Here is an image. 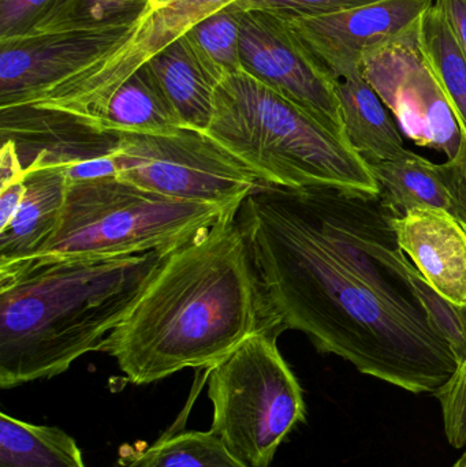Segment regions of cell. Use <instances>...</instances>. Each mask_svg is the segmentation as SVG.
Here are the masks:
<instances>
[{
    "instance_id": "9",
    "label": "cell",
    "mask_w": 466,
    "mask_h": 467,
    "mask_svg": "<svg viewBox=\"0 0 466 467\" xmlns=\"http://www.w3.org/2000/svg\"><path fill=\"white\" fill-rule=\"evenodd\" d=\"M418 24L405 35L364 54L360 70L396 122L416 145L451 159L462 133L456 115L423 57Z\"/></svg>"
},
{
    "instance_id": "16",
    "label": "cell",
    "mask_w": 466,
    "mask_h": 467,
    "mask_svg": "<svg viewBox=\"0 0 466 467\" xmlns=\"http://www.w3.org/2000/svg\"><path fill=\"white\" fill-rule=\"evenodd\" d=\"M337 89L345 134L368 164L391 161L407 153L399 123L361 70L339 78Z\"/></svg>"
},
{
    "instance_id": "4",
    "label": "cell",
    "mask_w": 466,
    "mask_h": 467,
    "mask_svg": "<svg viewBox=\"0 0 466 467\" xmlns=\"http://www.w3.org/2000/svg\"><path fill=\"white\" fill-rule=\"evenodd\" d=\"M207 134L267 185L379 194L368 161L344 131L246 71L216 88Z\"/></svg>"
},
{
    "instance_id": "18",
    "label": "cell",
    "mask_w": 466,
    "mask_h": 467,
    "mask_svg": "<svg viewBox=\"0 0 466 467\" xmlns=\"http://www.w3.org/2000/svg\"><path fill=\"white\" fill-rule=\"evenodd\" d=\"M383 202L399 216L416 208H437L456 216L453 199L443 182L440 164L407 150L391 161L369 164Z\"/></svg>"
},
{
    "instance_id": "24",
    "label": "cell",
    "mask_w": 466,
    "mask_h": 467,
    "mask_svg": "<svg viewBox=\"0 0 466 467\" xmlns=\"http://www.w3.org/2000/svg\"><path fill=\"white\" fill-rule=\"evenodd\" d=\"M415 285L434 328L448 340L459 364L466 358V307L457 306L438 294L420 272L415 274Z\"/></svg>"
},
{
    "instance_id": "13",
    "label": "cell",
    "mask_w": 466,
    "mask_h": 467,
    "mask_svg": "<svg viewBox=\"0 0 466 467\" xmlns=\"http://www.w3.org/2000/svg\"><path fill=\"white\" fill-rule=\"evenodd\" d=\"M399 246L443 298L466 307V229L448 211L416 208L394 219Z\"/></svg>"
},
{
    "instance_id": "10",
    "label": "cell",
    "mask_w": 466,
    "mask_h": 467,
    "mask_svg": "<svg viewBox=\"0 0 466 467\" xmlns=\"http://www.w3.org/2000/svg\"><path fill=\"white\" fill-rule=\"evenodd\" d=\"M241 63L243 71L345 133L338 79L281 16L243 13Z\"/></svg>"
},
{
    "instance_id": "12",
    "label": "cell",
    "mask_w": 466,
    "mask_h": 467,
    "mask_svg": "<svg viewBox=\"0 0 466 467\" xmlns=\"http://www.w3.org/2000/svg\"><path fill=\"white\" fill-rule=\"evenodd\" d=\"M434 0H378L325 16H281L337 79L360 70L364 54L405 35Z\"/></svg>"
},
{
    "instance_id": "6",
    "label": "cell",
    "mask_w": 466,
    "mask_h": 467,
    "mask_svg": "<svg viewBox=\"0 0 466 467\" xmlns=\"http://www.w3.org/2000/svg\"><path fill=\"white\" fill-rule=\"evenodd\" d=\"M275 332H259L208 370L211 432L249 467H268L305 421L303 389L279 351Z\"/></svg>"
},
{
    "instance_id": "20",
    "label": "cell",
    "mask_w": 466,
    "mask_h": 467,
    "mask_svg": "<svg viewBox=\"0 0 466 467\" xmlns=\"http://www.w3.org/2000/svg\"><path fill=\"white\" fill-rule=\"evenodd\" d=\"M419 47L466 137V57L435 3L416 27Z\"/></svg>"
},
{
    "instance_id": "30",
    "label": "cell",
    "mask_w": 466,
    "mask_h": 467,
    "mask_svg": "<svg viewBox=\"0 0 466 467\" xmlns=\"http://www.w3.org/2000/svg\"><path fill=\"white\" fill-rule=\"evenodd\" d=\"M453 387L457 394L466 400V358L465 361L460 365L459 372L454 376Z\"/></svg>"
},
{
    "instance_id": "29",
    "label": "cell",
    "mask_w": 466,
    "mask_h": 467,
    "mask_svg": "<svg viewBox=\"0 0 466 467\" xmlns=\"http://www.w3.org/2000/svg\"><path fill=\"white\" fill-rule=\"evenodd\" d=\"M25 177V175H24ZM25 193L24 178L0 186V230L13 221Z\"/></svg>"
},
{
    "instance_id": "14",
    "label": "cell",
    "mask_w": 466,
    "mask_h": 467,
    "mask_svg": "<svg viewBox=\"0 0 466 467\" xmlns=\"http://www.w3.org/2000/svg\"><path fill=\"white\" fill-rule=\"evenodd\" d=\"M24 183L25 193L16 216L0 230V269L36 257L62 221L70 183L65 166L33 159L25 167Z\"/></svg>"
},
{
    "instance_id": "11",
    "label": "cell",
    "mask_w": 466,
    "mask_h": 467,
    "mask_svg": "<svg viewBox=\"0 0 466 467\" xmlns=\"http://www.w3.org/2000/svg\"><path fill=\"white\" fill-rule=\"evenodd\" d=\"M134 24L0 38V109L27 106L43 98L122 46Z\"/></svg>"
},
{
    "instance_id": "26",
    "label": "cell",
    "mask_w": 466,
    "mask_h": 467,
    "mask_svg": "<svg viewBox=\"0 0 466 467\" xmlns=\"http://www.w3.org/2000/svg\"><path fill=\"white\" fill-rule=\"evenodd\" d=\"M443 182L456 207V218L466 229V137L462 136L459 152L443 164H440Z\"/></svg>"
},
{
    "instance_id": "28",
    "label": "cell",
    "mask_w": 466,
    "mask_h": 467,
    "mask_svg": "<svg viewBox=\"0 0 466 467\" xmlns=\"http://www.w3.org/2000/svg\"><path fill=\"white\" fill-rule=\"evenodd\" d=\"M466 57V0H435Z\"/></svg>"
},
{
    "instance_id": "5",
    "label": "cell",
    "mask_w": 466,
    "mask_h": 467,
    "mask_svg": "<svg viewBox=\"0 0 466 467\" xmlns=\"http://www.w3.org/2000/svg\"><path fill=\"white\" fill-rule=\"evenodd\" d=\"M234 211L240 210L161 196L118 177L73 181L57 233L21 265L150 252L167 255Z\"/></svg>"
},
{
    "instance_id": "15",
    "label": "cell",
    "mask_w": 466,
    "mask_h": 467,
    "mask_svg": "<svg viewBox=\"0 0 466 467\" xmlns=\"http://www.w3.org/2000/svg\"><path fill=\"white\" fill-rule=\"evenodd\" d=\"M82 123L114 134H159L185 128L148 63L120 82Z\"/></svg>"
},
{
    "instance_id": "25",
    "label": "cell",
    "mask_w": 466,
    "mask_h": 467,
    "mask_svg": "<svg viewBox=\"0 0 466 467\" xmlns=\"http://www.w3.org/2000/svg\"><path fill=\"white\" fill-rule=\"evenodd\" d=\"M378 0H237L233 7L241 13L263 11L278 16H325Z\"/></svg>"
},
{
    "instance_id": "1",
    "label": "cell",
    "mask_w": 466,
    "mask_h": 467,
    "mask_svg": "<svg viewBox=\"0 0 466 467\" xmlns=\"http://www.w3.org/2000/svg\"><path fill=\"white\" fill-rule=\"evenodd\" d=\"M379 194L264 185L238 211L282 329L413 394L437 397L459 359L434 328Z\"/></svg>"
},
{
    "instance_id": "19",
    "label": "cell",
    "mask_w": 466,
    "mask_h": 467,
    "mask_svg": "<svg viewBox=\"0 0 466 467\" xmlns=\"http://www.w3.org/2000/svg\"><path fill=\"white\" fill-rule=\"evenodd\" d=\"M0 467H87L76 441L60 428L0 413Z\"/></svg>"
},
{
    "instance_id": "23",
    "label": "cell",
    "mask_w": 466,
    "mask_h": 467,
    "mask_svg": "<svg viewBox=\"0 0 466 467\" xmlns=\"http://www.w3.org/2000/svg\"><path fill=\"white\" fill-rule=\"evenodd\" d=\"M241 18L243 13L232 5L211 14L194 25L185 36L192 51L218 79L243 71L241 63Z\"/></svg>"
},
{
    "instance_id": "7",
    "label": "cell",
    "mask_w": 466,
    "mask_h": 467,
    "mask_svg": "<svg viewBox=\"0 0 466 467\" xmlns=\"http://www.w3.org/2000/svg\"><path fill=\"white\" fill-rule=\"evenodd\" d=\"M117 177L153 193L183 202L240 210L264 185L243 161L204 131L119 134L112 150Z\"/></svg>"
},
{
    "instance_id": "2",
    "label": "cell",
    "mask_w": 466,
    "mask_h": 467,
    "mask_svg": "<svg viewBox=\"0 0 466 467\" xmlns=\"http://www.w3.org/2000/svg\"><path fill=\"white\" fill-rule=\"evenodd\" d=\"M238 211L166 255L101 350L136 386L186 368L207 369L259 332H284Z\"/></svg>"
},
{
    "instance_id": "8",
    "label": "cell",
    "mask_w": 466,
    "mask_h": 467,
    "mask_svg": "<svg viewBox=\"0 0 466 467\" xmlns=\"http://www.w3.org/2000/svg\"><path fill=\"white\" fill-rule=\"evenodd\" d=\"M237 0H150L122 46L27 106L71 115L85 122L137 68L194 25Z\"/></svg>"
},
{
    "instance_id": "22",
    "label": "cell",
    "mask_w": 466,
    "mask_h": 467,
    "mask_svg": "<svg viewBox=\"0 0 466 467\" xmlns=\"http://www.w3.org/2000/svg\"><path fill=\"white\" fill-rule=\"evenodd\" d=\"M148 2L150 0H51L22 33L131 25L144 13Z\"/></svg>"
},
{
    "instance_id": "21",
    "label": "cell",
    "mask_w": 466,
    "mask_h": 467,
    "mask_svg": "<svg viewBox=\"0 0 466 467\" xmlns=\"http://www.w3.org/2000/svg\"><path fill=\"white\" fill-rule=\"evenodd\" d=\"M119 467H249L211 432L186 431L131 451Z\"/></svg>"
},
{
    "instance_id": "31",
    "label": "cell",
    "mask_w": 466,
    "mask_h": 467,
    "mask_svg": "<svg viewBox=\"0 0 466 467\" xmlns=\"http://www.w3.org/2000/svg\"><path fill=\"white\" fill-rule=\"evenodd\" d=\"M454 467H466V451L464 452V455H462L461 460H460Z\"/></svg>"
},
{
    "instance_id": "27",
    "label": "cell",
    "mask_w": 466,
    "mask_h": 467,
    "mask_svg": "<svg viewBox=\"0 0 466 467\" xmlns=\"http://www.w3.org/2000/svg\"><path fill=\"white\" fill-rule=\"evenodd\" d=\"M51 0H11L0 5V38L19 35Z\"/></svg>"
},
{
    "instance_id": "3",
    "label": "cell",
    "mask_w": 466,
    "mask_h": 467,
    "mask_svg": "<svg viewBox=\"0 0 466 467\" xmlns=\"http://www.w3.org/2000/svg\"><path fill=\"white\" fill-rule=\"evenodd\" d=\"M164 258L150 252L0 269V387L55 378L100 351Z\"/></svg>"
},
{
    "instance_id": "17",
    "label": "cell",
    "mask_w": 466,
    "mask_h": 467,
    "mask_svg": "<svg viewBox=\"0 0 466 467\" xmlns=\"http://www.w3.org/2000/svg\"><path fill=\"white\" fill-rule=\"evenodd\" d=\"M185 128L207 133L219 81L197 59L185 37L147 62Z\"/></svg>"
}]
</instances>
